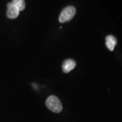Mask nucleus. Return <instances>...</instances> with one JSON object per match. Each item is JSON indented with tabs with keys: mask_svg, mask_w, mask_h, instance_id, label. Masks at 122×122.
<instances>
[{
	"mask_svg": "<svg viewBox=\"0 0 122 122\" xmlns=\"http://www.w3.org/2000/svg\"><path fill=\"white\" fill-rule=\"evenodd\" d=\"M46 106L50 111L59 113L62 110V105L59 99L55 96H50L46 101Z\"/></svg>",
	"mask_w": 122,
	"mask_h": 122,
	"instance_id": "obj_1",
	"label": "nucleus"
},
{
	"mask_svg": "<svg viewBox=\"0 0 122 122\" xmlns=\"http://www.w3.org/2000/svg\"><path fill=\"white\" fill-rule=\"evenodd\" d=\"M76 14V9L72 6H69L64 8L61 12L59 17L60 23L69 22L74 18Z\"/></svg>",
	"mask_w": 122,
	"mask_h": 122,
	"instance_id": "obj_2",
	"label": "nucleus"
},
{
	"mask_svg": "<svg viewBox=\"0 0 122 122\" xmlns=\"http://www.w3.org/2000/svg\"><path fill=\"white\" fill-rule=\"evenodd\" d=\"M7 16L10 19H15L19 14L20 11L17 7H15L13 2H9L7 5Z\"/></svg>",
	"mask_w": 122,
	"mask_h": 122,
	"instance_id": "obj_3",
	"label": "nucleus"
},
{
	"mask_svg": "<svg viewBox=\"0 0 122 122\" xmlns=\"http://www.w3.org/2000/svg\"><path fill=\"white\" fill-rule=\"evenodd\" d=\"M76 65V62L71 59H66L63 62L62 65L63 71L65 73H68L75 67Z\"/></svg>",
	"mask_w": 122,
	"mask_h": 122,
	"instance_id": "obj_4",
	"label": "nucleus"
},
{
	"mask_svg": "<svg viewBox=\"0 0 122 122\" xmlns=\"http://www.w3.org/2000/svg\"><path fill=\"white\" fill-rule=\"evenodd\" d=\"M117 44V40L115 37L112 35H109L107 36L106 38V45L110 51H112L114 49Z\"/></svg>",
	"mask_w": 122,
	"mask_h": 122,
	"instance_id": "obj_5",
	"label": "nucleus"
},
{
	"mask_svg": "<svg viewBox=\"0 0 122 122\" xmlns=\"http://www.w3.org/2000/svg\"><path fill=\"white\" fill-rule=\"evenodd\" d=\"M13 4L15 6L19 9V11H22L25 7V3L24 0H13Z\"/></svg>",
	"mask_w": 122,
	"mask_h": 122,
	"instance_id": "obj_6",
	"label": "nucleus"
}]
</instances>
